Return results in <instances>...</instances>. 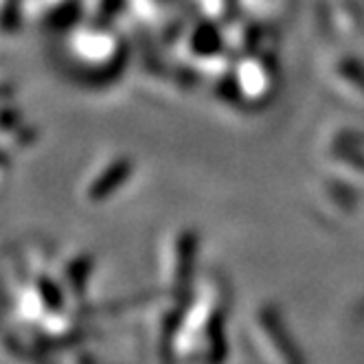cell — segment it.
Segmentation results:
<instances>
[{
	"label": "cell",
	"instance_id": "1",
	"mask_svg": "<svg viewBox=\"0 0 364 364\" xmlns=\"http://www.w3.org/2000/svg\"><path fill=\"white\" fill-rule=\"evenodd\" d=\"M250 336L259 358L266 364H305L288 327H285L283 318H279L274 307L264 305L255 311Z\"/></svg>",
	"mask_w": 364,
	"mask_h": 364
}]
</instances>
